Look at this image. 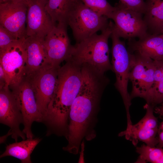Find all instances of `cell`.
<instances>
[{
    "mask_svg": "<svg viewBox=\"0 0 163 163\" xmlns=\"http://www.w3.org/2000/svg\"><path fill=\"white\" fill-rule=\"evenodd\" d=\"M60 67L52 98L41 122L47 128L46 135L67 136L69 112L82 81V66L70 59Z\"/></svg>",
    "mask_w": 163,
    "mask_h": 163,
    "instance_id": "1",
    "label": "cell"
},
{
    "mask_svg": "<svg viewBox=\"0 0 163 163\" xmlns=\"http://www.w3.org/2000/svg\"><path fill=\"white\" fill-rule=\"evenodd\" d=\"M103 91L102 87L96 82H82L70 107L66 138L68 143L63 147L64 150L77 154L84 138L89 140L95 137L92 127Z\"/></svg>",
    "mask_w": 163,
    "mask_h": 163,
    "instance_id": "2",
    "label": "cell"
},
{
    "mask_svg": "<svg viewBox=\"0 0 163 163\" xmlns=\"http://www.w3.org/2000/svg\"><path fill=\"white\" fill-rule=\"evenodd\" d=\"M113 23L109 21L108 26L101 31L74 46L69 58L81 66L86 65L98 73L104 74L108 71H113L109 59L108 40L112 33Z\"/></svg>",
    "mask_w": 163,
    "mask_h": 163,
    "instance_id": "3",
    "label": "cell"
},
{
    "mask_svg": "<svg viewBox=\"0 0 163 163\" xmlns=\"http://www.w3.org/2000/svg\"><path fill=\"white\" fill-rule=\"evenodd\" d=\"M110 37L112 41V66L116 77L114 86L122 97L126 110L127 122L130 123L131 122L129 113L131 99L127 87L129 74L135 62V56L127 49L124 42L120 40L114 24Z\"/></svg>",
    "mask_w": 163,
    "mask_h": 163,
    "instance_id": "4",
    "label": "cell"
},
{
    "mask_svg": "<svg viewBox=\"0 0 163 163\" xmlns=\"http://www.w3.org/2000/svg\"><path fill=\"white\" fill-rule=\"evenodd\" d=\"M108 19L91 10L81 0H77L69 14L67 24L77 43L105 29L109 24Z\"/></svg>",
    "mask_w": 163,
    "mask_h": 163,
    "instance_id": "5",
    "label": "cell"
},
{
    "mask_svg": "<svg viewBox=\"0 0 163 163\" xmlns=\"http://www.w3.org/2000/svg\"><path fill=\"white\" fill-rule=\"evenodd\" d=\"M25 39L18 40L0 50V65L6 75L8 88L17 86L26 77L27 55Z\"/></svg>",
    "mask_w": 163,
    "mask_h": 163,
    "instance_id": "6",
    "label": "cell"
},
{
    "mask_svg": "<svg viewBox=\"0 0 163 163\" xmlns=\"http://www.w3.org/2000/svg\"><path fill=\"white\" fill-rule=\"evenodd\" d=\"M109 18L114 21V27L120 37L139 38L148 33L147 25L142 13L127 7L119 2Z\"/></svg>",
    "mask_w": 163,
    "mask_h": 163,
    "instance_id": "7",
    "label": "cell"
},
{
    "mask_svg": "<svg viewBox=\"0 0 163 163\" xmlns=\"http://www.w3.org/2000/svg\"><path fill=\"white\" fill-rule=\"evenodd\" d=\"M11 88L22 115V131L27 139L33 138L32 124L34 122H41L43 115L38 109L30 83L25 77L19 84Z\"/></svg>",
    "mask_w": 163,
    "mask_h": 163,
    "instance_id": "8",
    "label": "cell"
},
{
    "mask_svg": "<svg viewBox=\"0 0 163 163\" xmlns=\"http://www.w3.org/2000/svg\"><path fill=\"white\" fill-rule=\"evenodd\" d=\"M68 25L64 23L55 25L44 39L49 64L59 67L71 56L74 46L70 43L67 31Z\"/></svg>",
    "mask_w": 163,
    "mask_h": 163,
    "instance_id": "9",
    "label": "cell"
},
{
    "mask_svg": "<svg viewBox=\"0 0 163 163\" xmlns=\"http://www.w3.org/2000/svg\"><path fill=\"white\" fill-rule=\"evenodd\" d=\"M144 108L146 110L144 117L136 124L119 133L118 136H124L135 146L142 142L150 146L155 147L158 143V125L157 118L154 114V107L146 104Z\"/></svg>",
    "mask_w": 163,
    "mask_h": 163,
    "instance_id": "10",
    "label": "cell"
},
{
    "mask_svg": "<svg viewBox=\"0 0 163 163\" xmlns=\"http://www.w3.org/2000/svg\"><path fill=\"white\" fill-rule=\"evenodd\" d=\"M134 65L131 71L129 80L132 83L131 99L136 97L144 98L154 80L155 66L154 61L137 52Z\"/></svg>",
    "mask_w": 163,
    "mask_h": 163,
    "instance_id": "11",
    "label": "cell"
},
{
    "mask_svg": "<svg viewBox=\"0 0 163 163\" xmlns=\"http://www.w3.org/2000/svg\"><path fill=\"white\" fill-rule=\"evenodd\" d=\"M9 88L0 89V123L10 128L8 134L17 142L19 138L26 137L20 126L23 123L22 115L16 98Z\"/></svg>",
    "mask_w": 163,
    "mask_h": 163,
    "instance_id": "12",
    "label": "cell"
},
{
    "mask_svg": "<svg viewBox=\"0 0 163 163\" xmlns=\"http://www.w3.org/2000/svg\"><path fill=\"white\" fill-rule=\"evenodd\" d=\"M60 66H49L27 79L33 89L38 109L43 116L53 95Z\"/></svg>",
    "mask_w": 163,
    "mask_h": 163,
    "instance_id": "13",
    "label": "cell"
},
{
    "mask_svg": "<svg viewBox=\"0 0 163 163\" xmlns=\"http://www.w3.org/2000/svg\"><path fill=\"white\" fill-rule=\"evenodd\" d=\"M27 4L8 2L0 3V25L17 39L26 38Z\"/></svg>",
    "mask_w": 163,
    "mask_h": 163,
    "instance_id": "14",
    "label": "cell"
},
{
    "mask_svg": "<svg viewBox=\"0 0 163 163\" xmlns=\"http://www.w3.org/2000/svg\"><path fill=\"white\" fill-rule=\"evenodd\" d=\"M47 0H29L27 3L26 31L27 37L44 39L55 25L46 11Z\"/></svg>",
    "mask_w": 163,
    "mask_h": 163,
    "instance_id": "15",
    "label": "cell"
},
{
    "mask_svg": "<svg viewBox=\"0 0 163 163\" xmlns=\"http://www.w3.org/2000/svg\"><path fill=\"white\" fill-rule=\"evenodd\" d=\"M24 44L27 55L26 78L29 79L50 65L44 44V39L35 36L27 37Z\"/></svg>",
    "mask_w": 163,
    "mask_h": 163,
    "instance_id": "16",
    "label": "cell"
},
{
    "mask_svg": "<svg viewBox=\"0 0 163 163\" xmlns=\"http://www.w3.org/2000/svg\"><path fill=\"white\" fill-rule=\"evenodd\" d=\"M128 50L154 61L163 60V34L147 33L138 40H129Z\"/></svg>",
    "mask_w": 163,
    "mask_h": 163,
    "instance_id": "17",
    "label": "cell"
},
{
    "mask_svg": "<svg viewBox=\"0 0 163 163\" xmlns=\"http://www.w3.org/2000/svg\"><path fill=\"white\" fill-rule=\"evenodd\" d=\"M143 14L148 33L162 34L163 29V0H146Z\"/></svg>",
    "mask_w": 163,
    "mask_h": 163,
    "instance_id": "18",
    "label": "cell"
},
{
    "mask_svg": "<svg viewBox=\"0 0 163 163\" xmlns=\"http://www.w3.org/2000/svg\"><path fill=\"white\" fill-rule=\"evenodd\" d=\"M41 140L40 138H27L19 142L9 144L6 145L0 158L11 156L19 159L21 163H31V154Z\"/></svg>",
    "mask_w": 163,
    "mask_h": 163,
    "instance_id": "19",
    "label": "cell"
},
{
    "mask_svg": "<svg viewBox=\"0 0 163 163\" xmlns=\"http://www.w3.org/2000/svg\"><path fill=\"white\" fill-rule=\"evenodd\" d=\"M154 62L155 70L154 80L143 98L146 104L154 107L163 102V60Z\"/></svg>",
    "mask_w": 163,
    "mask_h": 163,
    "instance_id": "20",
    "label": "cell"
},
{
    "mask_svg": "<svg viewBox=\"0 0 163 163\" xmlns=\"http://www.w3.org/2000/svg\"><path fill=\"white\" fill-rule=\"evenodd\" d=\"M76 0H48L46 9L54 24L64 23L67 24L69 14Z\"/></svg>",
    "mask_w": 163,
    "mask_h": 163,
    "instance_id": "21",
    "label": "cell"
},
{
    "mask_svg": "<svg viewBox=\"0 0 163 163\" xmlns=\"http://www.w3.org/2000/svg\"><path fill=\"white\" fill-rule=\"evenodd\" d=\"M136 152L139 156L135 163H163V148L143 144L136 147Z\"/></svg>",
    "mask_w": 163,
    "mask_h": 163,
    "instance_id": "22",
    "label": "cell"
},
{
    "mask_svg": "<svg viewBox=\"0 0 163 163\" xmlns=\"http://www.w3.org/2000/svg\"><path fill=\"white\" fill-rule=\"evenodd\" d=\"M87 7L97 14L107 17L108 19L113 11L112 6L107 0H81Z\"/></svg>",
    "mask_w": 163,
    "mask_h": 163,
    "instance_id": "23",
    "label": "cell"
},
{
    "mask_svg": "<svg viewBox=\"0 0 163 163\" xmlns=\"http://www.w3.org/2000/svg\"><path fill=\"white\" fill-rule=\"evenodd\" d=\"M18 40L11 33L0 25V50L6 48Z\"/></svg>",
    "mask_w": 163,
    "mask_h": 163,
    "instance_id": "24",
    "label": "cell"
},
{
    "mask_svg": "<svg viewBox=\"0 0 163 163\" xmlns=\"http://www.w3.org/2000/svg\"><path fill=\"white\" fill-rule=\"evenodd\" d=\"M120 2L127 7L143 14L145 7L144 0H119Z\"/></svg>",
    "mask_w": 163,
    "mask_h": 163,
    "instance_id": "25",
    "label": "cell"
},
{
    "mask_svg": "<svg viewBox=\"0 0 163 163\" xmlns=\"http://www.w3.org/2000/svg\"><path fill=\"white\" fill-rule=\"evenodd\" d=\"M158 143L157 147L163 148V120L158 125Z\"/></svg>",
    "mask_w": 163,
    "mask_h": 163,
    "instance_id": "26",
    "label": "cell"
},
{
    "mask_svg": "<svg viewBox=\"0 0 163 163\" xmlns=\"http://www.w3.org/2000/svg\"><path fill=\"white\" fill-rule=\"evenodd\" d=\"M154 112L160 115H163V104L161 106L156 107Z\"/></svg>",
    "mask_w": 163,
    "mask_h": 163,
    "instance_id": "27",
    "label": "cell"
},
{
    "mask_svg": "<svg viewBox=\"0 0 163 163\" xmlns=\"http://www.w3.org/2000/svg\"><path fill=\"white\" fill-rule=\"evenodd\" d=\"M8 2H24L27 3L29 0H8Z\"/></svg>",
    "mask_w": 163,
    "mask_h": 163,
    "instance_id": "28",
    "label": "cell"
},
{
    "mask_svg": "<svg viewBox=\"0 0 163 163\" xmlns=\"http://www.w3.org/2000/svg\"><path fill=\"white\" fill-rule=\"evenodd\" d=\"M8 2V0H0V3H4Z\"/></svg>",
    "mask_w": 163,
    "mask_h": 163,
    "instance_id": "29",
    "label": "cell"
},
{
    "mask_svg": "<svg viewBox=\"0 0 163 163\" xmlns=\"http://www.w3.org/2000/svg\"><path fill=\"white\" fill-rule=\"evenodd\" d=\"M162 34H163V30H162Z\"/></svg>",
    "mask_w": 163,
    "mask_h": 163,
    "instance_id": "30",
    "label": "cell"
}]
</instances>
